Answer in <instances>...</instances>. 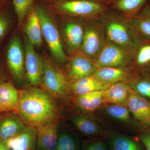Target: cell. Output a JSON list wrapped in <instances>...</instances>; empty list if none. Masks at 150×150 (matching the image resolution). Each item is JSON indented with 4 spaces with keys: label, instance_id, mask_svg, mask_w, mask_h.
<instances>
[{
    "label": "cell",
    "instance_id": "obj_25",
    "mask_svg": "<svg viewBox=\"0 0 150 150\" xmlns=\"http://www.w3.org/2000/svg\"><path fill=\"white\" fill-rule=\"evenodd\" d=\"M73 123L82 134L87 136L101 135L99 127L92 120L83 115H78L72 119Z\"/></svg>",
    "mask_w": 150,
    "mask_h": 150
},
{
    "label": "cell",
    "instance_id": "obj_27",
    "mask_svg": "<svg viewBox=\"0 0 150 150\" xmlns=\"http://www.w3.org/2000/svg\"><path fill=\"white\" fill-rule=\"evenodd\" d=\"M34 0H13L19 25L21 27L27 17Z\"/></svg>",
    "mask_w": 150,
    "mask_h": 150
},
{
    "label": "cell",
    "instance_id": "obj_5",
    "mask_svg": "<svg viewBox=\"0 0 150 150\" xmlns=\"http://www.w3.org/2000/svg\"><path fill=\"white\" fill-rule=\"evenodd\" d=\"M40 20L42 35L51 54L57 62L64 64L67 61L62 38L55 23L46 10L40 7L35 8Z\"/></svg>",
    "mask_w": 150,
    "mask_h": 150
},
{
    "label": "cell",
    "instance_id": "obj_13",
    "mask_svg": "<svg viewBox=\"0 0 150 150\" xmlns=\"http://www.w3.org/2000/svg\"><path fill=\"white\" fill-rule=\"evenodd\" d=\"M127 104L130 112L142 125L150 126V101L131 90Z\"/></svg>",
    "mask_w": 150,
    "mask_h": 150
},
{
    "label": "cell",
    "instance_id": "obj_4",
    "mask_svg": "<svg viewBox=\"0 0 150 150\" xmlns=\"http://www.w3.org/2000/svg\"><path fill=\"white\" fill-rule=\"evenodd\" d=\"M84 35L80 51L94 60L107 42L100 18L83 21Z\"/></svg>",
    "mask_w": 150,
    "mask_h": 150
},
{
    "label": "cell",
    "instance_id": "obj_37",
    "mask_svg": "<svg viewBox=\"0 0 150 150\" xmlns=\"http://www.w3.org/2000/svg\"><path fill=\"white\" fill-rule=\"evenodd\" d=\"M1 73H0V83H2V82L1 81Z\"/></svg>",
    "mask_w": 150,
    "mask_h": 150
},
{
    "label": "cell",
    "instance_id": "obj_3",
    "mask_svg": "<svg viewBox=\"0 0 150 150\" xmlns=\"http://www.w3.org/2000/svg\"><path fill=\"white\" fill-rule=\"evenodd\" d=\"M109 5L93 0H61L57 10L63 15L83 20L100 18Z\"/></svg>",
    "mask_w": 150,
    "mask_h": 150
},
{
    "label": "cell",
    "instance_id": "obj_18",
    "mask_svg": "<svg viewBox=\"0 0 150 150\" xmlns=\"http://www.w3.org/2000/svg\"><path fill=\"white\" fill-rule=\"evenodd\" d=\"M20 91L10 82L0 83V103L3 112L17 113L18 107Z\"/></svg>",
    "mask_w": 150,
    "mask_h": 150
},
{
    "label": "cell",
    "instance_id": "obj_24",
    "mask_svg": "<svg viewBox=\"0 0 150 150\" xmlns=\"http://www.w3.org/2000/svg\"><path fill=\"white\" fill-rule=\"evenodd\" d=\"M104 90L98 91L76 96V103L85 111H92L99 107L103 100Z\"/></svg>",
    "mask_w": 150,
    "mask_h": 150
},
{
    "label": "cell",
    "instance_id": "obj_30",
    "mask_svg": "<svg viewBox=\"0 0 150 150\" xmlns=\"http://www.w3.org/2000/svg\"><path fill=\"white\" fill-rule=\"evenodd\" d=\"M131 87L140 95L150 98V78L147 77L137 78L131 83Z\"/></svg>",
    "mask_w": 150,
    "mask_h": 150
},
{
    "label": "cell",
    "instance_id": "obj_22",
    "mask_svg": "<svg viewBox=\"0 0 150 150\" xmlns=\"http://www.w3.org/2000/svg\"><path fill=\"white\" fill-rule=\"evenodd\" d=\"M150 0H114L110 3V8L125 16L136 15L144 8Z\"/></svg>",
    "mask_w": 150,
    "mask_h": 150
},
{
    "label": "cell",
    "instance_id": "obj_16",
    "mask_svg": "<svg viewBox=\"0 0 150 150\" xmlns=\"http://www.w3.org/2000/svg\"><path fill=\"white\" fill-rule=\"evenodd\" d=\"M22 25L30 43L33 46H41L43 35L40 20L35 9L30 10Z\"/></svg>",
    "mask_w": 150,
    "mask_h": 150
},
{
    "label": "cell",
    "instance_id": "obj_33",
    "mask_svg": "<svg viewBox=\"0 0 150 150\" xmlns=\"http://www.w3.org/2000/svg\"><path fill=\"white\" fill-rule=\"evenodd\" d=\"M139 138L145 146L146 150H150V133L142 134Z\"/></svg>",
    "mask_w": 150,
    "mask_h": 150
},
{
    "label": "cell",
    "instance_id": "obj_1",
    "mask_svg": "<svg viewBox=\"0 0 150 150\" xmlns=\"http://www.w3.org/2000/svg\"><path fill=\"white\" fill-rule=\"evenodd\" d=\"M57 98L44 89L32 86L20 91L17 113L25 125L37 128L57 121Z\"/></svg>",
    "mask_w": 150,
    "mask_h": 150
},
{
    "label": "cell",
    "instance_id": "obj_21",
    "mask_svg": "<svg viewBox=\"0 0 150 150\" xmlns=\"http://www.w3.org/2000/svg\"><path fill=\"white\" fill-rule=\"evenodd\" d=\"M128 17L139 36L150 40V0L139 13Z\"/></svg>",
    "mask_w": 150,
    "mask_h": 150
},
{
    "label": "cell",
    "instance_id": "obj_8",
    "mask_svg": "<svg viewBox=\"0 0 150 150\" xmlns=\"http://www.w3.org/2000/svg\"><path fill=\"white\" fill-rule=\"evenodd\" d=\"M22 46L20 38L15 35L10 42L6 53L8 66L15 81L19 84L23 81L26 77Z\"/></svg>",
    "mask_w": 150,
    "mask_h": 150
},
{
    "label": "cell",
    "instance_id": "obj_35",
    "mask_svg": "<svg viewBox=\"0 0 150 150\" xmlns=\"http://www.w3.org/2000/svg\"><path fill=\"white\" fill-rule=\"evenodd\" d=\"M93 1H97L101 2L106 4H108L110 5V1L109 0H93Z\"/></svg>",
    "mask_w": 150,
    "mask_h": 150
},
{
    "label": "cell",
    "instance_id": "obj_29",
    "mask_svg": "<svg viewBox=\"0 0 150 150\" xmlns=\"http://www.w3.org/2000/svg\"><path fill=\"white\" fill-rule=\"evenodd\" d=\"M56 150H79V142L71 134L59 133Z\"/></svg>",
    "mask_w": 150,
    "mask_h": 150
},
{
    "label": "cell",
    "instance_id": "obj_2",
    "mask_svg": "<svg viewBox=\"0 0 150 150\" xmlns=\"http://www.w3.org/2000/svg\"><path fill=\"white\" fill-rule=\"evenodd\" d=\"M108 41L134 50L141 40L128 17L109 8L100 18Z\"/></svg>",
    "mask_w": 150,
    "mask_h": 150
},
{
    "label": "cell",
    "instance_id": "obj_7",
    "mask_svg": "<svg viewBox=\"0 0 150 150\" xmlns=\"http://www.w3.org/2000/svg\"><path fill=\"white\" fill-rule=\"evenodd\" d=\"M134 50L107 41L94 60L97 68L125 67L131 64Z\"/></svg>",
    "mask_w": 150,
    "mask_h": 150
},
{
    "label": "cell",
    "instance_id": "obj_9",
    "mask_svg": "<svg viewBox=\"0 0 150 150\" xmlns=\"http://www.w3.org/2000/svg\"><path fill=\"white\" fill-rule=\"evenodd\" d=\"M25 68L29 83L33 86H41L43 64L42 58L37 54L34 46L25 37L24 39Z\"/></svg>",
    "mask_w": 150,
    "mask_h": 150
},
{
    "label": "cell",
    "instance_id": "obj_39",
    "mask_svg": "<svg viewBox=\"0 0 150 150\" xmlns=\"http://www.w3.org/2000/svg\"><path fill=\"white\" fill-rule=\"evenodd\" d=\"M0 1H5V0H0Z\"/></svg>",
    "mask_w": 150,
    "mask_h": 150
},
{
    "label": "cell",
    "instance_id": "obj_19",
    "mask_svg": "<svg viewBox=\"0 0 150 150\" xmlns=\"http://www.w3.org/2000/svg\"><path fill=\"white\" fill-rule=\"evenodd\" d=\"M132 90L130 86L126 81H121L112 84L103 93L104 102L114 104L127 103Z\"/></svg>",
    "mask_w": 150,
    "mask_h": 150
},
{
    "label": "cell",
    "instance_id": "obj_36",
    "mask_svg": "<svg viewBox=\"0 0 150 150\" xmlns=\"http://www.w3.org/2000/svg\"><path fill=\"white\" fill-rule=\"evenodd\" d=\"M2 112V108L1 105V103H0V115H1Z\"/></svg>",
    "mask_w": 150,
    "mask_h": 150
},
{
    "label": "cell",
    "instance_id": "obj_11",
    "mask_svg": "<svg viewBox=\"0 0 150 150\" xmlns=\"http://www.w3.org/2000/svg\"><path fill=\"white\" fill-rule=\"evenodd\" d=\"M65 22L63 29L65 47L71 55L80 51L84 35V24L70 20Z\"/></svg>",
    "mask_w": 150,
    "mask_h": 150
},
{
    "label": "cell",
    "instance_id": "obj_14",
    "mask_svg": "<svg viewBox=\"0 0 150 150\" xmlns=\"http://www.w3.org/2000/svg\"><path fill=\"white\" fill-rule=\"evenodd\" d=\"M36 129V150H56L59 134L57 121Z\"/></svg>",
    "mask_w": 150,
    "mask_h": 150
},
{
    "label": "cell",
    "instance_id": "obj_17",
    "mask_svg": "<svg viewBox=\"0 0 150 150\" xmlns=\"http://www.w3.org/2000/svg\"><path fill=\"white\" fill-rule=\"evenodd\" d=\"M131 75L126 67H103L97 69L93 75L103 83L111 85L126 81L130 79Z\"/></svg>",
    "mask_w": 150,
    "mask_h": 150
},
{
    "label": "cell",
    "instance_id": "obj_31",
    "mask_svg": "<svg viewBox=\"0 0 150 150\" xmlns=\"http://www.w3.org/2000/svg\"><path fill=\"white\" fill-rule=\"evenodd\" d=\"M82 150H109L107 145L102 140L95 139L85 143Z\"/></svg>",
    "mask_w": 150,
    "mask_h": 150
},
{
    "label": "cell",
    "instance_id": "obj_12",
    "mask_svg": "<svg viewBox=\"0 0 150 150\" xmlns=\"http://www.w3.org/2000/svg\"><path fill=\"white\" fill-rule=\"evenodd\" d=\"M0 115V140L7 141L23 132L28 126L16 112Z\"/></svg>",
    "mask_w": 150,
    "mask_h": 150
},
{
    "label": "cell",
    "instance_id": "obj_20",
    "mask_svg": "<svg viewBox=\"0 0 150 150\" xmlns=\"http://www.w3.org/2000/svg\"><path fill=\"white\" fill-rule=\"evenodd\" d=\"M111 85L100 81L93 75L74 80L69 86L73 93L76 96L98 91L105 90Z\"/></svg>",
    "mask_w": 150,
    "mask_h": 150
},
{
    "label": "cell",
    "instance_id": "obj_23",
    "mask_svg": "<svg viewBox=\"0 0 150 150\" xmlns=\"http://www.w3.org/2000/svg\"><path fill=\"white\" fill-rule=\"evenodd\" d=\"M131 64L137 69L150 67V40L142 38L134 49Z\"/></svg>",
    "mask_w": 150,
    "mask_h": 150
},
{
    "label": "cell",
    "instance_id": "obj_15",
    "mask_svg": "<svg viewBox=\"0 0 150 150\" xmlns=\"http://www.w3.org/2000/svg\"><path fill=\"white\" fill-rule=\"evenodd\" d=\"M37 129L28 126L16 137L7 140L10 150H36Z\"/></svg>",
    "mask_w": 150,
    "mask_h": 150
},
{
    "label": "cell",
    "instance_id": "obj_26",
    "mask_svg": "<svg viewBox=\"0 0 150 150\" xmlns=\"http://www.w3.org/2000/svg\"><path fill=\"white\" fill-rule=\"evenodd\" d=\"M110 150H142L139 144L135 140L119 134L109 137Z\"/></svg>",
    "mask_w": 150,
    "mask_h": 150
},
{
    "label": "cell",
    "instance_id": "obj_34",
    "mask_svg": "<svg viewBox=\"0 0 150 150\" xmlns=\"http://www.w3.org/2000/svg\"><path fill=\"white\" fill-rule=\"evenodd\" d=\"M0 150H10L7 144L6 141L0 140Z\"/></svg>",
    "mask_w": 150,
    "mask_h": 150
},
{
    "label": "cell",
    "instance_id": "obj_10",
    "mask_svg": "<svg viewBox=\"0 0 150 150\" xmlns=\"http://www.w3.org/2000/svg\"><path fill=\"white\" fill-rule=\"evenodd\" d=\"M71 56L68 75L74 80L91 76L97 69L94 60L80 51Z\"/></svg>",
    "mask_w": 150,
    "mask_h": 150
},
{
    "label": "cell",
    "instance_id": "obj_38",
    "mask_svg": "<svg viewBox=\"0 0 150 150\" xmlns=\"http://www.w3.org/2000/svg\"><path fill=\"white\" fill-rule=\"evenodd\" d=\"M109 1H110V3H111L112 1H114V0H109Z\"/></svg>",
    "mask_w": 150,
    "mask_h": 150
},
{
    "label": "cell",
    "instance_id": "obj_6",
    "mask_svg": "<svg viewBox=\"0 0 150 150\" xmlns=\"http://www.w3.org/2000/svg\"><path fill=\"white\" fill-rule=\"evenodd\" d=\"M43 69L41 86L56 98L65 97L69 84L66 75L47 56L42 58Z\"/></svg>",
    "mask_w": 150,
    "mask_h": 150
},
{
    "label": "cell",
    "instance_id": "obj_28",
    "mask_svg": "<svg viewBox=\"0 0 150 150\" xmlns=\"http://www.w3.org/2000/svg\"><path fill=\"white\" fill-rule=\"evenodd\" d=\"M105 111L110 117L116 120L123 122L130 121V111L128 108L123 105H111L105 108Z\"/></svg>",
    "mask_w": 150,
    "mask_h": 150
},
{
    "label": "cell",
    "instance_id": "obj_32",
    "mask_svg": "<svg viewBox=\"0 0 150 150\" xmlns=\"http://www.w3.org/2000/svg\"><path fill=\"white\" fill-rule=\"evenodd\" d=\"M9 25V20L6 15L0 14V40L6 32Z\"/></svg>",
    "mask_w": 150,
    "mask_h": 150
}]
</instances>
